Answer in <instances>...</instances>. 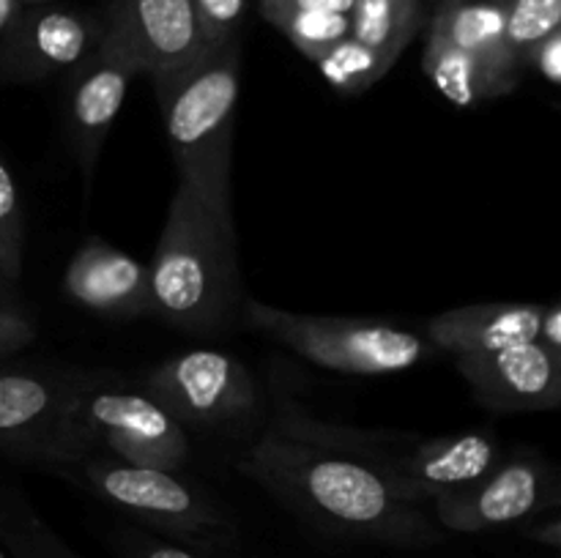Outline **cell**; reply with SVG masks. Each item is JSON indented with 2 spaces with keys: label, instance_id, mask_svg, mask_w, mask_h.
I'll return each mask as SVG.
<instances>
[{
  "label": "cell",
  "instance_id": "52a82bcc",
  "mask_svg": "<svg viewBox=\"0 0 561 558\" xmlns=\"http://www.w3.org/2000/svg\"><path fill=\"white\" fill-rule=\"evenodd\" d=\"M146 397L162 405L181 425H225L250 414L257 386L247 367L222 350H186L153 367L146 377Z\"/></svg>",
  "mask_w": 561,
  "mask_h": 558
},
{
  "label": "cell",
  "instance_id": "8992f818",
  "mask_svg": "<svg viewBox=\"0 0 561 558\" xmlns=\"http://www.w3.org/2000/svg\"><path fill=\"white\" fill-rule=\"evenodd\" d=\"M77 476H82L102 501L170 536L201 542L230 534V520L222 509L190 481L179 479L175 470L121 463L102 454L88 457L77 468Z\"/></svg>",
  "mask_w": 561,
  "mask_h": 558
},
{
  "label": "cell",
  "instance_id": "6da1fadb",
  "mask_svg": "<svg viewBox=\"0 0 561 558\" xmlns=\"http://www.w3.org/2000/svg\"><path fill=\"white\" fill-rule=\"evenodd\" d=\"M151 274L153 310L184 332H211L239 288L230 170L233 142L181 164Z\"/></svg>",
  "mask_w": 561,
  "mask_h": 558
},
{
  "label": "cell",
  "instance_id": "7c38bea8",
  "mask_svg": "<svg viewBox=\"0 0 561 558\" xmlns=\"http://www.w3.org/2000/svg\"><path fill=\"white\" fill-rule=\"evenodd\" d=\"M502 463V446L480 430L416 441L381 468L394 490L411 503H433L447 492H458Z\"/></svg>",
  "mask_w": 561,
  "mask_h": 558
},
{
  "label": "cell",
  "instance_id": "3957f363",
  "mask_svg": "<svg viewBox=\"0 0 561 558\" xmlns=\"http://www.w3.org/2000/svg\"><path fill=\"white\" fill-rule=\"evenodd\" d=\"M93 446L121 463L162 470L184 468L192 457L186 427L146 394L71 388L49 454L77 460Z\"/></svg>",
  "mask_w": 561,
  "mask_h": 558
},
{
  "label": "cell",
  "instance_id": "5bb4252c",
  "mask_svg": "<svg viewBox=\"0 0 561 558\" xmlns=\"http://www.w3.org/2000/svg\"><path fill=\"white\" fill-rule=\"evenodd\" d=\"M64 290L75 304L107 317H135L153 310L151 274L146 263L88 239L64 271Z\"/></svg>",
  "mask_w": 561,
  "mask_h": 558
},
{
  "label": "cell",
  "instance_id": "30bf717a",
  "mask_svg": "<svg viewBox=\"0 0 561 558\" xmlns=\"http://www.w3.org/2000/svg\"><path fill=\"white\" fill-rule=\"evenodd\" d=\"M102 27L151 80L175 74L208 53L192 0H113Z\"/></svg>",
  "mask_w": 561,
  "mask_h": 558
},
{
  "label": "cell",
  "instance_id": "f546056e",
  "mask_svg": "<svg viewBox=\"0 0 561 558\" xmlns=\"http://www.w3.org/2000/svg\"><path fill=\"white\" fill-rule=\"evenodd\" d=\"M531 536H537V539H540V542H546V545H551V547H559V542H561V528H559V520H548V525H546V528H540V531H537V534H531Z\"/></svg>",
  "mask_w": 561,
  "mask_h": 558
},
{
  "label": "cell",
  "instance_id": "5b68a950",
  "mask_svg": "<svg viewBox=\"0 0 561 558\" xmlns=\"http://www.w3.org/2000/svg\"><path fill=\"white\" fill-rule=\"evenodd\" d=\"M153 88L175 167L233 142V113L241 88L236 38L208 49L186 69L159 77Z\"/></svg>",
  "mask_w": 561,
  "mask_h": 558
},
{
  "label": "cell",
  "instance_id": "2e32d148",
  "mask_svg": "<svg viewBox=\"0 0 561 558\" xmlns=\"http://www.w3.org/2000/svg\"><path fill=\"white\" fill-rule=\"evenodd\" d=\"M71 388L36 372H0V435H38L47 452L58 435Z\"/></svg>",
  "mask_w": 561,
  "mask_h": 558
},
{
  "label": "cell",
  "instance_id": "ac0fdd59",
  "mask_svg": "<svg viewBox=\"0 0 561 558\" xmlns=\"http://www.w3.org/2000/svg\"><path fill=\"white\" fill-rule=\"evenodd\" d=\"M312 63L323 74V80L340 93H362L376 85L383 74L394 66L389 55L365 47L356 38L345 36L343 42L332 44Z\"/></svg>",
  "mask_w": 561,
  "mask_h": 558
},
{
  "label": "cell",
  "instance_id": "9a60e30c",
  "mask_svg": "<svg viewBox=\"0 0 561 558\" xmlns=\"http://www.w3.org/2000/svg\"><path fill=\"white\" fill-rule=\"evenodd\" d=\"M542 304L531 301H491L455 306L427 323V339L453 356H477L510 345L531 342L540 328Z\"/></svg>",
  "mask_w": 561,
  "mask_h": 558
},
{
  "label": "cell",
  "instance_id": "d4e9b609",
  "mask_svg": "<svg viewBox=\"0 0 561 558\" xmlns=\"http://www.w3.org/2000/svg\"><path fill=\"white\" fill-rule=\"evenodd\" d=\"M36 337V328L22 312L0 306V359L16 353Z\"/></svg>",
  "mask_w": 561,
  "mask_h": 558
},
{
  "label": "cell",
  "instance_id": "4316f807",
  "mask_svg": "<svg viewBox=\"0 0 561 558\" xmlns=\"http://www.w3.org/2000/svg\"><path fill=\"white\" fill-rule=\"evenodd\" d=\"M537 342L561 356V310L559 304H542L540 328H537Z\"/></svg>",
  "mask_w": 561,
  "mask_h": 558
},
{
  "label": "cell",
  "instance_id": "ba28073f",
  "mask_svg": "<svg viewBox=\"0 0 561 558\" xmlns=\"http://www.w3.org/2000/svg\"><path fill=\"white\" fill-rule=\"evenodd\" d=\"M557 503L553 479L537 457H513L488 470L474 485L433 501L444 531L480 534L531 518Z\"/></svg>",
  "mask_w": 561,
  "mask_h": 558
},
{
  "label": "cell",
  "instance_id": "4dcf8cb0",
  "mask_svg": "<svg viewBox=\"0 0 561 558\" xmlns=\"http://www.w3.org/2000/svg\"><path fill=\"white\" fill-rule=\"evenodd\" d=\"M16 3H20L22 9H31V5H49L53 0H16Z\"/></svg>",
  "mask_w": 561,
  "mask_h": 558
},
{
  "label": "cell",
  "instance_id": "7402d4cb",
  "mask_svg": "<svg viewBox=\"0 0 561 558\" xmlns=\"http://www.w3.org/2000/svg\"><path fill=\"white\" fill-rule=\"evenodd\" d=\"M5 542L11 545V550L16 553V558H77L47 525L38 523V518L33 514H11L5 520L3 531Z\"/></svg>",
  "mask_w": 561,
  "mask_h": 558
},
{
  "label": "cell",
  "instance_id": "ffe728a7",
  "mask_svg": "<svg viewBox=\"0 0 561 558\" xmlns=\"http://www.w3.org/2000/svg\"><path fill=\"white\" fill-rule=\"evenodd\" d=\"M553 31H561V0H507L504 42L520 63L524 55Z\"/></svg>",
  "mask_w": 561,
  "mask_h": 558
},
{
  "label": "cell",
  "instance_id": "e0dca14e",
  "mask_svg": "<svg viewBox=\"0 0 561 558\" xmlns=\"http://www.w3.org/2000/svg\"><path fill=\"white\" fill-rule=\"evenodd\" d=\"M422 22L420 0H354L351 38L398 60Z\"/></svg>",
  "mask_w": 561,
  "mask_h": 558
},
{
  "label": "cell",
  "instance_id": "7a4b0ae2",
  "mask_svg": "<svg viewBox=\"0 0 561 558\" xmlns=\"http://www.w3.org/2000/svg\"><path fill=\"white\" fill-rule=\"evenodd\" d=\"M239 468L323 528L383 545L422 547L442 542L444 528L420 503L362 460L283 435L268 427Z\"/></svg>",
  "mask_w": 561,
  "mask_h": 558
},
{
  "label": "cell",
  "instance_id": "d6986e66",
  "mask_svg": "<svg viewBox=\"0 0 561 558\" xmlns=\"http://www.w3.org/2000/svg\"><path fill=\"white\" fill-rule=\"evenodd\" d=\"M261 14L310 60H316L351 33V14L285 9V5H261Z\"/></svg>",
  "mask_w": 561,
  "mask_h": 558
},
{
  "label": "cell",
  "instance_id": "f1b7e54d",
  "mask_svg": "<svg viewBox=\"0 0 561 558\" xmlns=\"http://www.w3.org/2000/svg\"><path fill=\"white\" fill-rule=\"evenodd\" d=\"M22 5L16 0H0V36L14 25V20L20 16Z\"/></svg>",
  "mask_w": 561,
  "mask_h": 558
},
{
  "label": "cell",
  "instance_id": "83f0119b",
  "mask_svg": "<svg viewBox=\"0 0 561 558\" xmlns=\"http://www.w3.org/2000/svg\"><path fill=\"white\" fill-rule=\"evenodd\" d=\"M261 5H285V9L351 14V9H354V0H261Z\"/></svg>",
  "mask_w": 561,
  "mask_h": 558
},
{
  "label": "cell",
  "instance_id": "cb8c5ba5",
  "mask_svg": "<svg viewBox=\"0 0 561 558\" xmlns=\"http://www.w3.org/2000/svg\"><path fill=\"white\" fill-rule=\"evenodd\" d=\"M524 63L531 66L548 85H561V31H553L542 42H537L524 55Z\"/></svg>",
  "mask_w": 561,
  "mask_h": 558
},
{
  "label": "cell",
  "instance_id": "1f68e13d",
  "mask_svg": "<svg viewBox=\"0 0 561 558\" xmlns=\"http://www.w3.org/2000/svg\"><path fill=\"white\" fill-rule=\"evenodd\" d=\"M0 558H5V556H3V553H0Z\"/></svg>",
  "mask_w": 561,
  "mask_h": 558
},
{
  "label": "cell",
  "instance_id": "603a6c76",
  "mask_svg": "<svg viewBox=\"0 0 561 558\" xmlns=\"http://www.w3.org/2000/svg\"><path fill=\"white\" fill-rule=\"evenodd\" d=\"M203 42L208 49L233 42L241 20H244L247 0H192Z\"/></svg>",
  "mask_w": 561,
  "mask_h": 558
},
{
  "label": "cell",
  "instance_id": "277c9868",
  "mask_svg": "<svg viewBox=\"0 0 561 558\" xmlns=\"http://www.w3.org/2000/svg\"><path fill=\"white\" fill-rule=\"evenodd\" d=\"M247 321L316 367L345 375H392L420 364L431 339L383 321L299 315L263 301H247Z\"/></svg>",
  "mask_w": 561,
  "mask_h": 558
},
{
  "label": "cell",
  "instance_id": "484cf974",
  "mask_svg": "<svg viewBox=\"0 0 561 558\" xmlns=\"http://www.w3.org/2000/svg\"><path fill=\"white\" fill-rule=\"evenodd\" d=\"M129 558H197L195 553L186 550V547L170 545V542H157V539H135L126 547Z\"/></svg>",
  "mask_w": 561,
  "mask_h": 558
},
{
  "label": "cell",
  "instance_id": "9c48e42d",
  "mask_svg": "<svg viewBox=\"0 0 561 558\" xmlns=\"http://www.w3.org/2000/svg\"><path fill=\"white\" fill-rule=\"evenodd\" d=\"M69 88V137L85 184H91L107 131L124 107L129 82L140 74L124 44L102 27L96 47L75 66Z\"/></svg>",
  "mask_w": 561,
  "mask_h": 558
},
{
  "label": "cell",
  "instance_id": "8fae6325",
  "mask_svg": "<svg viewBox=\"0 0 561 558\" xmlns=\"http://www.w3.org/2000/svg\"><path fill=\"white\" fill-rule=\"evenodd\" d=\"M474 397L496 414H537L561 403V356L537 339L477 356H455Z\"/></svg>",
  "mask_w": 561,
  "mask_h": 558
},
{
  "label": "cell",
  "instance_id": "4fadbf2b",
  "mask_svg": "<svg viewBox=\"0 0 561 558\" xmlns=\"http://www.w3.org/2000/svg\"><path fill=\"white\" fill-rule=\"evenodd\" d=\"M0 69L20 82H36L60 69H71L96 47L102 27L77 11L58 5L22 9L14 25L3 33Z\"/></svg>",
  "mask_w": 561,
  "mask_h": 558
},
{
  "label": "cell",
  "instance_id": "44dd1931",
  "mask_svg": "<svg viewBox=\"0 0 561 558\" xmlns=\"http://www.w3.org/2000/svg\"><path fill=\"white\" fill-rule=\"evenodd\" d=\"M22 274V208L20 191L0 159V279L16 282Z\"/></svg>",
  "mask_w": 561,
  "mask_h": 558
}]
</instances>
